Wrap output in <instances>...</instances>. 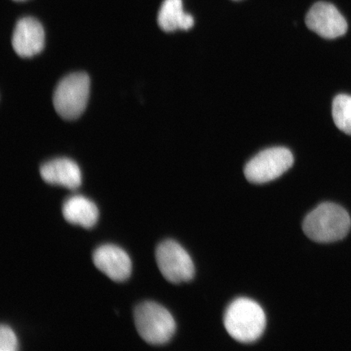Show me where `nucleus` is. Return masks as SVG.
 Here are the masks:
<instances>
[{
    "instance_id": "nucleus-1",
    "label": "nucleus",
    "mask_w": 351,
    "mask_h": 351,
    "mask_svg": "<svg viewBox=\"0 0 351 351\" xmlns=\"http://www.w3.org/2000/svg\"><path fill=\"white\" fill-rule=\"evenodd\" d=\"M266 324V315L261 306L247 298L232 302L223 317L226 331L241 343H252L260 339L265 331Z\"/></svg>"
},
{
    "instance_id": "nucleus-2",
    "label": "nucleus",
    "mask_w": 351,
    "mask_h": 351,
    "mask_svg": "<svg viewBox=\"0 0 351 351\" xmlns=\"http://www.w3.org/2000/svg\"><path fill=\"white\" fill-rule=\"evenodd\" d=\"M350 226V217L343 208L336 204L324 203L307 215L302 230L311 240L330 243L343 239Z\"/></svg>"
},
{
    "instance_id": "nucleus-3",
    "label": "nucleus",
    "mask_w": 351,
    "mask_h": 351,
    "mask_svg": "<svg viewBox=\"0 0 351 351\" xmlns=\"http://www.w3.org/2000/svg\"><path fill=\"white\" fill-rule=\"evenodd\" d=\"M134 319L139 336L148 344L168 343L176 332L172 314L155 302L146 301L136 306Z\"/></svg>"
},
{
    "instance_id": "nucleus-4",
    "label": "nucleus",
    "mask_w": 351,
    "mask_h": 351,
    "mask_svg": "<svg viewBox=\"0 0 351 351\" xmlns=\"http://www.w3.org/2000/svg\"><path fill=\"white\" fill-rule=\"evenodd\" d=\"M90 87V77L85 73H74L64 77L54 92L56 112L65 120L77 119L85 111Z\"/></svg>"
},
{
    "instance_id": "nucleus-5",
    "label": "nucleus",
    "mask_w": 351,
    "mask_h": 351,
    "mask_svg": "<svg viewBox=\"0 0 351 351\" xmlns=\"http://www.w3.org/2000/svg\"><path fill=\"white\" fill-rule=\"evenodd\" d=\"M293 165V156L285 147L266 149L248 162L244 169L245 178L251 183L265 184L278 178Z\"/></svg>"
},
{
    "instance_id": "nucleus-6",
    "label": "nucleus",
    "mask_w": 351,
    "mask_h": 351,
    "mask_svg": "<svg viewBox=\"0 0 351 351\" xmlns=\"http://www.w3.org/2000/svg\"><path fill=\"white\" fill-rule=\"evenodd\" d=\"M156 260L162 276L171 283L188 282L194 278V263L190 254L176 241L165 240L158 245Z\"/></svg>"
},
{
    "instance_id": "nucleus-7",
    "label": "nucleus",
    "mask_w": 351,
    "mask_h": 351,
    "mask_svg": "<svg viewBox=\"0 0 351 351\" xmlns=\"http://www.w3.org/2000/svg\"><path fill=\"white\" fill-rule=\"evenodd\" d=\"M307 28L327 39L343 36L348 32V25L344 16L332 3H315L306 16Z\"/></svg>"
},
{
    "instance_id": "nucleus-8",
    "label": "nucleus",
    "mask_w": 351,
    "mask_h": 351,
    "mask_svg": "<svg viewBox=\"0 0 351 351\" xmlns=\"http://www.w3.org/2000/svg\"><path fill=\"white\" fill-rule=\"evenodd\" d=\"M93 263L97 269L116 282L130 278L132 263L124 250L112 244H104L95 249Z\"/></svg>"
},
{
    "instance_id": "nucleus-9",
    "label": "nucleus",
    "mask_w": 351,
    "mask_h": 351,
    "mask_svg": "<svg viewBox=\"0 0 351 351\" xmlns=\"http://www.w3.org/2000/svg\"><path fill=\"white\" fill-rule=\"evenodd\" d=\"M12 44L16 53L23 58L40 53L45 44V33L40 22L32 17H25L17 22Z\"/></svg>"
},
{
    "instance_id": "nucleus-10",
    "label": "nucleus",
    "mask_w": 351,
    "mask_h": 351,
    "mask_svg": "<svg viewBox=\"0 0 351 351\" xmlns=\"http://www.w3.org/2000/svg\"><path fill=\"white\" fill-rule=\"evenodd\" d=\"M40 174L44 182L69 190H76L82 184L80 168L75 162L67 158L47 162L41 166Z\"/></svg>"
},
{
    "instance_id": "nucleus-11",
    "label": "nucleus",
    "mask_w": 351,
    "mask_h": 351,
    "mask_svg": "<svg viewBox=\"0 0 351 351\" xmlns=\"http://www.w3.org/2000/svg\"><path fill=\"white\" fill-rule=\"evenodd\" d=\"M62 214L66 221L85 229L94 227L99 219V209L94 202L82 195L69 197L64 201Z\"/></svg>"
},
{
    "instance_id": "nucleus-12",
    "label": "nucleus",
    "mask_w": 351,
    "mask_h": 351,
    "mask_svg": "<svg viewBox=\"0 0 351 351\" xmlns=\"http://www.w3.org/2000/svg\"><path fill=\"white\" fill-rule=\"evenodd\" d=\"M157 21L160 29L165 32L191 29L195 25L194 17L183 10L182 0H165Z\"/></svg>"
},
{
    "instance_id": "nucleus-13",
    "label": "nucleus",
    "mask_w": 351,
    "mask_h": 351,
    "mask_svg": "<svg viewBox=\"0 0 351 351\" xmlns=\"http://www.w3.org/2000/svg\"><path fill=\"white\" fill-rule=\"evenodd\" d=\"M332 114L337 128L345 134L351 135V96H336L332 102Z\"/></svg>"
},
{
    "instance_id": "nucleus-14",
    "label": "nucleus",
    "mask_w": 351,
    "mask_h": 351,
    "mask_svg": "<svg viewBox=\"0 0 351 351\" xmlns=\"http://www.w3.org/2000/svg\"><path fill=\"white\" fill-rule=\"evenodd\" d=\"M19 349V341H17L15 332L8 326L1 324L0 326V350L15 351Z\"/></svg>"
},
{
    "instance_id": "nucleus-15",
    "label": "nucleus",
    "mask_w": 351,
    "mask_h": 351,
    "mask_svg": "<svg viewBox=\"0 0 351 351\" xmlns=\"http://www.w3.org/2000/svg\"><path fill=\"white\" fill-rule=\"evenodd\" d=\"M16 1H22V0H16Z\"/></svg>"
}]
</instances>
